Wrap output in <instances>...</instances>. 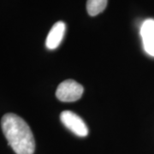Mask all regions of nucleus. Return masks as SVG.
<instances>
[{
  "instance_id": "obj_1",
  "label": "nucleus",
  "mask_w": 154,
  "mask_h": 154,
  "mask_svg": "<svg viewBox=\"0 0 154 154\" xmlns=\"http://www.w3.org/2000/svg\"><path fill=\"white\" fill-rule=\"evenodd\" d=\"M2 129L9 145L17 154H33L34 137L28 123L19 116L8 113L2 117Z\"/></svg>"
},
{
  "instance_id": "obj_4",
  "label": "nucleus",
  "mask_w": 154,
  "mask_h": 154,
  "mask_svg": "<svg viewBox=\"0 0 154 154\" xmlns=\"http://www.w3.org/2000/svg\"><path fill=\"white\" fill-rule=\"evenodd\" d=\"M144 49L150 56L154 57V20L147 19L142 23L140 28Z\"/></svg>"
},
{
  "instance_id": "obj_3",
  "label": "nucleus",
  "mask_w": 154,
  "mask_h": 154,
  "mask_svg": "<svg viewBox=\"0 0 154 154\" xmlns=\"http://www.w3.org/2000/svg\"><path fill=\"white\" fill-rule=\"evenodd\" d=\"M60 118L63 125L70 131L80 137H86L88 134V128L85 122L70 110H64L61 113Z\"/></svg>"
},
{
  "instance_id": "obj_6",
  "label": "nucleus",
  "mask_w": 154,
  "mask_h": 154,
  "mask_svg": "<svg viewBox=\"0 0 154 154\" xmlns=\"http://www.w3.org/2000/svg\"><path fill=\"white\" fill-rule=\"evenodd\" d=\"M108 0H88L87 11L91 17H95L105 11Z\"/></svg>"
},
{
  "instance_id": "obj_5",
  "label": "nucleus",
  "mask_w": 154,
  "mask_h": 154,
  "mask_svg": "<svg viewBox=\"0 0 154 154\" xmlns=\"http://www.w3.org/2000/svg\"><path fill=\"white\" fill-rule=\"evenodd\" d=\"M65 28V23L63 22H57L53 25L45 40V45L48 49L53 50L58 47L64 36Z\"/></svg>"
},
{
  "instance_id": "obj_2",
  "label": "nucleus",
  "mask_w": 154,
  "mask_h": 154,
  "mask_svg": "<svg viewBox=\"0 0 154 154\" xmlns=\"http://www.w3.org/2000/svg\"><path fill=\"white\" fill-rule=\"evenodd\" d=\"M84 88L74 80H67L59 84L56 96L62 102H75L81 99Z\"/></svg>"
}]
</instances>
